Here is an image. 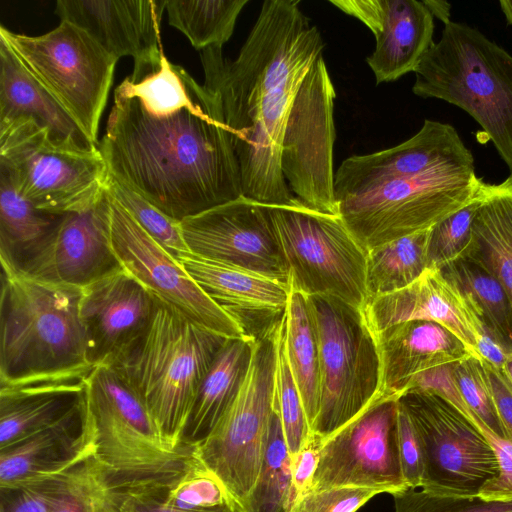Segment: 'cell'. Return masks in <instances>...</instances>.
<instances>
[{"label": "cell", "instance_id": "obj_25", "mask_svg": "<svg viewBox=\"0 0 512 512\" xmlns=\"http://www.w3.org/2000/svg\"><path fill=\"white\" fill-rule=\"evenodd\" d=\"M375 337L382 399L399 400L418 375L475 356L456 335L435 322H403Z\"/></svg>", "mask_w": 512, "mask_h": 512}, {"label": "cell", "instance_id": "obj_46", "mask_svg": "<svg viewBox=\"0 0 512 512\" xmlns=\"http://www.w3.org/2000/svg\"><path fill=\"white\" fill-rule=\"evenodd\" d=\"M397 433L401 468L408 487L422 488L424 451L419 434L404 404L398 400Z\"/></svg>", "mask_w": 512, "mask_h": 512}, {"label": "cell", "instance_id": "obj_55", "mask_svg": "<svg viewBox=\"0 0 512 512\" xmlns=\"http://www.w3.org/2000/svg\"><path fill=\"white\" fill-rule=\"evenodd\" d=\"M509 178H510V179H511V181H512V175H511Z\"/></svg>", "mask_w": 512, "mask_h": 512}, {"label": "cell", "instance_id": "obj_54", "mask_svg": "<svg viewBox=\"0 0 512 512\" xmlns=\"http://www.w3.org/2000/svg\"><path fill=\"white\" fill-rule=\"evenodd\" d=\"M502 371L504 376L506 377L508 383L510 384L512 388V353L509 354V357L502 369H499Z\"/></svg>", "mask_w": 512, "mask_h": 512}, {"label": "cell", "instance_id": "obj_43", "mask_svg": "<svg viewBox=\"0 0 512 512\" xmlns=\"http://www.w3.org/2000/svg\"><path fill=\"white\" fill-rule=\"evenodd\" d=\"M395 512H512V501H484L476 497L438 495L408 487L394 493Z\"/></svg>", "mask_w": 512, "mask_h": 512}, {"label": "cell", "instance_id": "obj_5", "mask_svg": "<svg viewBox=\"0 0 512 512\" xmlns=\"http://www.w3.org/2000/svg\"><path fill=\"white\" fill-rule=\"evenodd\" d=\"M84 398L94 458L108 489L171 483L195 459L197 446L175 449L165 442L140 397L111 367L93 368Z\"/></svg>", "mask_w": 512, "mask_h": 512}, {"label": "cell", "instance_id": "obj_30", "mask_svg": "<svg viewBox=\"0 0 512 512\" xmlns=\"http://www.w3.org/2000/svg\"><path fill=\"white\" fill-rule=\"evenodd\" d=\"M490 272L512 304V181L483 183V197L472 225L465 256ZM463 259V258H462Z\"/></svg>", "mask_w": 512, "mask_h": 512}, {"label": "cell", "instance_id": "obj_12", "mask_svg": "<svg viewBox=\"0 0 512 512\" xmlns=\"http://www.w3.org/2000/svg\"><path fill=\"white\" fill-rule=\"evenodd\" d=\"M0 169L36 208L54 213L93 207L108 189L110 173L99 151L56 146L32 120L0 125Z\"/></svg>", "mask_w": 512, "mask_h": 512}, {"label": "cell", "instance_id": "obj_27", "mask_svg": "<svg viewBox=\"0 0 512 512\" xmlns=\"http://www.w3.org/2000/svg\"><path fill=\"white\" fill-rule=\"evenodd\" d=\"M177 259L202 290L237 319L248 312L280 317L286 309L290 286L275 279L191 252Z\"/></svg>", "mask_w": 512, "mask_h": 512}, {"label": "cell", "instance_id": "obj_33", "mask_svg": "<svg viewBox=\"0 0 512 512\" xmlns=\"http://www.w3.org/2000/svg\"><path fill=\"white\" fill-rule=\"evenodd\" d=\"M430 229L387 242L367 252V300L406 287L430 268Z\"/></svg>", "mask_w": 512, "mask_h": 512}, {"label": "cell", "instance_id": "obj_21", "mask_svg": "<svg viewBox=\"0 0 512 512\" xmlns=\"http://www.w3.org/2000/svg\"><path fill=\"white\" fill-rule=\"evenodd\" d=\"M360 20L375 36L366 61L377 84L414 72L433 44V15L417 0H330Z\"/></svg>", "mask_w": 512, "mask_h": 512}, {"label": "cell", "instance_id": "obj_9", "mask_svg": "<svg viewBox=\"0 0 512 512\" xmlns=\"http://www.w3.org/2000/svg\"><path fill=\"white\" fill-rule=\"evenodd\" d=\"M289 270V286L306 296H327L363 309L367 251L338 214L314 210L295 197L267 205Z\"/></svg>", "mask_w": 512, "mask_h": 512}, {"label": "cell", "instance_id": "obj_13", "mask_svg": "<svg viewBox=\"0 0 512 512\" xmlns=\"http://www.w3.org/2000/svg\"><path fill=\"white\" fill-rule=\"evenodd\" d=\"M419 434L425 460L421 489L453 497H476L499 473L496 455L477 426L448 401L427 391L399 399Z\"/></svg>", "mask_w": 512, "mask_h": 512}, {"label": "cell", "instance_id": "obj_52", "mask_svg": "<svg viewBox=\"0 0 512 512\" xmlns=\"http://www.w3.org/2000/svg\"><path fill=\"white\" fill-rule=\"evenodd\" d=\"M423 3L429 9L433 17L440 19L444 25L450 22L451 5L442 0H424Z\"/></svg>", "mask_w": 512, "mask_h": 512}, {"label": "cell", "instance_id": "obj_8", "mask_svg": "<svg viewBox=\"0 0 512 512\" xmlns=\"http://www.w3.org/2000/svg\"><path fill=\"white\" fill-rule=\"evenodd\" d=\"M482 184L474 166H442L342 199L337 202L338 212L368 252L432 228L469 204Z\"/></svg>", "mask_w": 512, "mask_h": 512}, {"label": "cell", "instance_id": "obj_39", "mask_svg": "<svg viewBox=\"0 0 512 512\" xmlns=\"http://www.w3.org/2000/svg\"><path fill=\"white\" fill-rule=\"evenodd\" d=\"M108 191L136 222L165 250L177 258L190 252L180 230V222L172 219L143 196L110 174Z\"/></svg>", "mask_w": 512, "mask_h": 512}, {"label": "cell", "instance_id": "obj_7", "mask_svg": "<svg viewBox=\"0 0 512 512\" xmlns=\"http://www.w3.org/2000/svg\"><path fill=\"white\" fill-rule=\"evenodd\" d=\"M319 348L320 400L312 434L324 442L380 397L375 334L361 309L327 296H307Z\"/></svg>", "mask_w": 512, "mask_h": 512}, {"label": "cell", "instance_id": "obj_40", "mask_svg": "<svg viewBox=\"0 0 512 512\" xmlns=\"http://www.w3.org/2000/svg\"><path fill=\"white\" fill-rule=\"evenodd\" d=\"M482 197L483 184L478 195L469 204L430 229V267L442 269L465 258L472 242L473 220Z\"/></svg>", "mask_w": 512, "mask_h": 512}, {"label": "cell", "instance_id": "obj_35", "mask_svg": "<svg viewBox=\"0 0 512 512\" xmlns=\"http://www.w3.org/2000/svg\"><path fill=\"white\" fill-rule=\"evenodd\" d=\"M249 0H167L169 24L202 51L222 47L231 38L237 18Z\"/></svg>", "mask_w": 512, "mask_h": 512}, {"label": "cell", "instance_id": "obj_51", "mask_svg": "<svg viewBox=\"0 0 512 512\" xmlns=\"http://www.w3.org/2000/svg\"><path fill=\"white\" fill-rule=\"evenodd\" d=\"M477 351L481 358L492 364L497 369H502L504 367L510 354L487 332L483 333L481 336L478 342Z\"/></svg>", "mask_w": 512, "mask_h": 512}, {"label": "cell", "instance_id": "obj_16", "mask_svg": "<svg viewBox=\"0 0 512 512\" xmlns=\"http://www.w3.org/2000/svg\"><path fill=\"white\" fill-rule=\"evenodd\" d=\"M397 407L398 400L379 399L327 438L309 490L352 486L393 495L407 489L399 456Z\"/></svg>", "mask_w": 512, "mask_h": 512}, {"label": "cell", "instance_id": "obj_42", "mask_svg": "<svg viewBox=\"0 0 512 512\" xmlns=\"http://www.w3.org/2000/svg\"><path fill=\"white\" fill-rule=\"evenodd\" d=\"M108 488L94 456L74 467L52 512H108Z\"/></svg>", "mask_w": 512, "mask_h": 512}, {"label": "cell", "instance_id": "obj_41", "mask_svg": "<svg viewBox=\"0 0 512 512\" xmlns=\"http://www.w3.org/2000/svg\"><path fill=\"white\" fill-rule=\"evenodd\" d=\"M455 384L467 406L495 434L507 438L481 358L469 356L453 366Z\"/></svg>", "mask_w": 512, "mask_h": 512}, {"label": "cell", "instance_id": "obj_36", "mask_svg": "<svg viewBox=\"0 0 512 512\" xmlns=\"http://www.w3.org/2000/svg\"><path fill=\"white\" fill-rule=\"evenodd\" d=\"M292 502L291 456L274 406L262 466L245 512H289Z\"/></svg>", "mask_w": 512, "mask_h": 512}, {"label": "cell", "instance_id": "obj_3", "mask_svg": "<svg viewBox=\"0 0 512 512\" xmlns=\"http://www.w3.org/2000/svg\"><path fill=\"white\" fill-rule=\"evenodd\" d=\"M1 266L0 388L83 381L94 366L81 288Z\"/></svg>", "mask_w": 512, "mask_h": 512}, {"label": "cell", "instance_id": "obj_31", "mask_svg": "<svg viewBox=\"0 0 512 512\" xmlns=\"http://www.w3.org/2000/svg\"><path fill=\"white\" fill-rule=\"evenodd\" d=\"M64 214L36 208L0 169V260L18 269L55 230Z\"/></svg>", "mask_w": 512, "mask_h": 512}, {"label": "cell", "instance_id": "obj_11", "mask_svg": "<svg viewBox=\"0 0 512 512\" xmlns=\"http://www.w3.org/2000/svg\"><path fill=\"white\" fill-rule=\"evenodd\" d=\"M280 317L255 335L250 365L239 392L210 435L197 446L200 459L225 485L239 512H245L259 475L274 411Z\"/></svg>", "mask_w": 512, "mask_h": 512}, {"label": "cell", "instance_id": "obj_45", "mask_svg": "<svg viewBox=\"0 0 512 512\" xmlns=\"http://www.w3.org/2000/svg\"><path fill=\"white\" fill-rule=\"evenodd\" d=\"M379 491L362 487L309 490L296 498L289 512H356Z\"/></svg>", "mask_w": 512, "mask_h": 512}, {"label": "cell", "instance_id": "obj_26", "mask_svg": "<svg viewBox=\"0 0 512 512\" xmlns=\"http://www.w3.org/2000/svg\"><path fill=\"white\" fill-rule=\"evenodd\" d=\"M32 120L56 146L81 152L99 151L75 120L28 73L0 38V125Z\"/></svg>", "mask_w": 512, "mask_h": 512}, {"label": "cell", "instance_id": "obj_2", "mask_svg": "<svg viewBox=\"0 0 512 512\" xmlns=\"http://www.w3.org/2000/svg\"><path fill=\"white\" fill-rule=\"evenodd\" d=\"M317 26L299 1H264L236 59L200 51L204 85L218 97L242 177L243 196L264 205L295 199L281 170L282 140L295 95L323 56Z\"/></svg>", "mask_w": 512, "mask_h": 512}, {"label": "cell", "instance_id": "obj_4", "mask_svg": "<svg viewBox=\"0 0 512 512\" xmlns=\"http://www.w3.org/2000/svg\"><path fill=\"white\" fill-rule=\"evenodd\" d=\"M226 341L156 299L147 327L104 365L137 393L165 442L180 449L199 386Z\"/></svg>", "mask_w": 512, "mask_h": 512}, {"label": "cell", "instance_id": "obj_47", "mask_svg": "<svg viewBox=\"0 0 512 512\" xmlns=\"http://www.w3.org/2000/svg\"><path fill=\"white\" fill-rule=\"evenodd\" d=\"M470 420L490 443L499 465V473L486 482L478 493L484 501H512V441L495 434L474 413Z\"/></svg>", "mask_w": 512, "mask_h": 512}, {"label": "cell", "instance_id": "obj_18", "mask_svg": "<svg viewBox=\"0 0 512 512\" xmlns=\"http://www.w3.org/2000/svg\"><path fill=\"white\" fill-rule=\"evenodd\" d=\"M120 267L110 243L107 189L93 207L64 214L55 230L18 270L82 288Z\"/></svg>", "mask_w": 512, "mask_h": 512}, {"label": "cell", "instance_id": "obj_14", "mask_svg": "<svg viewBox=\"0 0 512 512\" xmlns=\"http://www.w3.org/2000/svg\"><path fill=\"white\" fill-rule=\"evenodd\" d=\"M336 92L323 56L305 75L284 129L281 170L293 195L306 206L338 214L334 192Z\"/></svg>", "mask_w": 512, "mask_h": 512}, {"label": "cell", "instance_id": "obj_50", "mask_svg": "<svg viewBox=\"0 0 512 512\" xmlns=\"http://www.w3.org/2000/svg\"><path fill=\"white\" fill-rule=\"evenodd\" d=\"M481 361L487 374L497 412L507 439L512 441V388L501 370L495 368L483 358H481Z\"/></svg>", "mask_w": 512, "mask_h": 512}, {"label": "cell", "instance_id": "obj_6", "mask_svg": "<svg viewBox=\"0 0 512 512\" xmlns=\"http://www.w3.org/2000/svg\"><path fill=\"white\" fill-rule=\"evenodd\" d=\"M414 73L413 93L467 112L512 171V55L477 29L450 21Z\"/></svg>", "mask_w": 512, "mask_h": 512}, {"label": "cell", "instance_id": "obj_10", "mask_svg": "<svg viewBox=\"0 0 512 512\" xmlns=\"http://www.w3.org/2000/svg\"><path fill=\"white\" fill-rule=\"evenodd\" d=\"M0 38L28 73L99 146V123L118 59L67 21L39 36L15 33L1 25Z\"/></svg>", "mask_w": 512, "mask_h": 512}, {"label": "cell", "instance_id": "obj_48", "mask_svg": "<svg viewBox=\"0 0 512 512\" xmlns=\"http://www.w3.org/2000/svg\"><path fill=\"white\" fill-rule=\"evenodd\" d=\"M108 512H239L224 505L206 509L181 510L165 504L148 486L107 491Z\"/></svg>", "mask_w": 512, "mask_h": 512}, {"label": "cell", "instance_id": "obj_49", "mask_svg": "<svg viewBox=\"0 0 512 512\" xmlns=\"http://www.w3.org/2000/svg\"><path fill=\"white\" fill-rule=\"evenodd\" d=\"M322 443L312 434L299 452L291 457L293 501L310 489L318 467Z\"/></svg>", "mask_w": 512, "mask_h": 512}, {"label": "cell", "instance_id": "obj_20", "mask_svg": "<svg viewBox=\"0 0 512 512\" xmlns=\"http://www.w3.org/2000/svg\"><path fill=\"white\" fill-rule=\"evenodd\" d=\"M362 312L374 334L408 321H429L456 335L471 351L487 332L480 314L466 295L441 269L430 267L406 287L366 301Z\"/></svg>", "mask_w": 512, "mask_h": 512}, {"label": "cell", "instance_id": "obj_19", "mask_svg": "<svg viewBox=\"0 0 512 512\" xmlns=\"http://www.w3.org/2000/svg\"><path fill=\"white\" fill-rule=\"evenodd\" d=\"M442 166H474L473 155L452 125L426 119L414 136L397 146L345 159L334 175L335 198L340 201Z\"/></svg>", "mask_w": 512, "mask_h": 512}, {"label": "cell", "instance_id": "obj_28", "mask_svg": "<svg viewBox=\"0 0 512 512\" xmlns=\"http://www.w3.org/2000/svg\"><path fill=\"white\" fill-rule=\"evenodd\" d=\"M84 398V380L0 388V450L55 424Z\"/></svg>", "mask_w": 512, "mask_h": 512}, {"label": "cell", "instance_id": "obj_29", "mask_svg": "<svg viewBox=\"0 0 512 512\" xmlns=\"http://www.w3.org/2000/svg\"><path fill=\"white\" fill-rule=\"evenodd\" d=\"M255 335L227 339L199 386L182 437L183 446H198L213 431L235 399L247 374Z\"/></svg>", "mask_w": 512, "mask_h": 512}, {"label": "cell", "instance_id": "obj_23", "mask_svg": "<svg viewBox=\"0 0 512 512\" xmlns=\"http://www.w3.org/2000/svg\"><path fill=\"white\" fill-rule=\"evenodd\" d=\"M167 0H57L55 13L89 34L117 59L134 62L162 52L161 21Z\"/></svg>", "mask_w": 512, "mask_h": 512}, {"label": "cell", "instance_id": "obj_53", "mask_svg": "<svg viewBox=\"0 0 512 512\" xmlns=\"http://www.w3.org/2000/svg\"><path fill=\"white\" fill-rule=\"evenodd\" d=\"M499 4L507 22L512 25V0H502Z\"/></svg>", "mask_w": 512, "mask_h": 512}, {"label": "cell", "instance_id": "obj_32", "mask_svg": "<svg viewBox=\"0 0 512 512\" xmlns=\"http://www.w3.org/2000/svg\"><path fill=\"white\" fill-rule=\"evenodd\" d=\"M285 317V351L308 423L316 420L320 400L319 348L308 297L290 288Z\"/></svg>", "mask_w": 512, "mask_h": 512}, {"label": "cell", "instance_id": "obj_1", "mask_svg": "<svg viewBox=\"0 0 512 512\" xmlns=\"http://www.w3.org/2000/svg\"><path fill=\"white\" fill-rule=\"evenodd\" d=\"M99 150L113 177L179 222L243 196L217 95L163 51L115 88Z\"/></svg>", "mask_w": 512, "mask_h": 512}, {"label": "cell", "instance_id": "obj_24", "mask_svg": "<svg viewBox=\"0 0 512 512\" xmlns=\"http://www.w3.org/2000/svg\"><path fill=\"white\" fill-rule=\"evenodd\" d=\"M94 453V435L83 398L55 424L0 450V489L65 473Z\"/></svg>", "mask_w": 512, "mask_h": 512}, {"label": "cell", "instance_id": "obj_22", "mask_svg": "<svg viewBox=\"0 0 512 512\" xmlns=\"http://www.w3.org/2000/svg\"><path fill=\"white\" fill-rule=\"evenodd\" d=\"M156 298L123 268L81 288L80 314L89 359L106 364L149 324Z\"/></svg>", "mask_w": 512, "mask_h": 512}, {"label": "cell", "instance_id": "obj_17", "mask_svg": "<svg viewBox=\"0 0 512 512\" xmlns=\"http://www.w3.org/2000/svg\"><path fill=\"white\" fill-rule=\"evenodd\" d=\"M189 251L289 286V270L267 205L241 196L180 221Z\"/></svg>", "mask_w": 512, "mask_h": 512}, {"label": "cell", "instance_id": "obj_34", "mask_svg": "<svg viewBox=\"0 0 512 512\" xmlns=\"http://www.w3.org/2000/svg\"><path fill=\"white\" fill-rule=\"evenodd\" d=\"M441 271L473 302L487 333L512 353V304L500 282L482 266L466 258Z\"/></svg>", "mask_w": 512, "mask_h": 512}, {"label": "cell", "instance_id": "obj_44", "mask_svg": "<svg viewBox=\"0 0 512 512\" xmlns=\"http://www.w3.org/2000/svg\"><path fill=\"white\" fill-rule=\"evenodd\" d=\"M72 469L24 485L0 489V512H52L66 488Z\"/></svg>", "mask_w": 512, "mask_h": 512}, {"label": "cell", "instance_id": "obj_15", "mask_svg": "<svg viewBox=\"0 0 512 512\" xmlns=\"http://www.w3.org/2000/svg\"><path fill=\"white\" fill-rule=\"evenodd\" d=\"M109 196L110 243L121 268L157 300L205 329L227 339L254 336L212 300L179 260L158 244L110 193Z\"/></svg>", "mask_w": 512, "mask_h": 512}, {"label": "cell", "instance_id": "obj_37", "mask_svg": "<svg viewBox=\"0 0 512 512\" xmlns=\"http://www.w3.org/2000/svg\"><path fill=\"white\" fill-rule=\"evenodd\" d=\"M274 406L292 457L306 444L312 432L286 357L284 313L278 320L276 333Z\"/></svg>", "mask_w": 512, "mask_h": 512}, {"label": "cell", "instance_id": "obj_38", "mask_svg": "<svg viewBox=\"0 0 512 512\" xmlns=\"http://www.w3.org/2000/svg\"><path fill=\"white\" fill-rule=\"evenodd\" d=\"M148 487L165 504L181 510L206 509L224 505L237 508L225 485L206 467L198 453L188 468L174 481Z\"/></svg>", "mask_w": 512, "mask_h": 512}]
</instances>
